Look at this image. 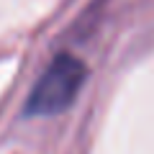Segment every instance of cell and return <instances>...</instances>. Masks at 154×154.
<instances>
[{"instance_id":"obj_1","label":"cell","mask_w":154,"mask_h":154,"mask_svg":"<svg viewBox=\"0 0 154 154\" xmlns=\"http://www.w3.org/2000/svg\"><path fill=\"white\" fill-rule=\"evenodd\" d=\"M85 80H88V67L82 59H77L72 54H57L33 85L31 95L26 100V113L57 116L67 110L80 95Z\"/></svg>"}]
</instances>
